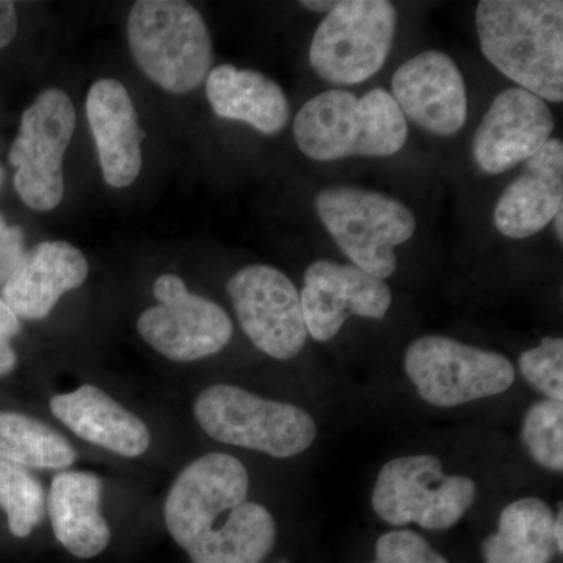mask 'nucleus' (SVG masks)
<instances>
[{
    "mask_svg": "<svg viewBox=\"0 0 563 563\" xmlns=\"http://www.w3.org/2000/svg\"><path fill=\"white\" fill-rule=\"evenodd\" d=\"M250 474L231 454L185 466L166 496L163 517L191 563H262L276 543L272 512L247 501Z\"/></svg>",
    "mask_w": 563,
    "mask_h": 563,
    "instance_id": "nucleus-1",
    "label": "nucleus"
},
{
    "mask_svg": "<svg viewBox=\"0 0 563 563\" xmlns=\"http://www.w3.org/2000/svg\"><path fill=\"white\" fill-rule=\"evenodd\" d=\"M484 57L518 88L563 101V2L483 0L476 10Z\"/></svg>",
    "mask_w": 563,
    "mask_h": 563,
    "instance_id": "nucleus-2",
    "label": "nucleus"
},
{
    "mask_svg": "<svg viewBox=\"0 0 563 563\" xmlns=\"http://www.w3.org/2000/svg\"><path fill=\"white\" fill-rule=\"evenodd\" d=\"M296 143L317 162L347 157H390L409 136L407 120L391 92L376 88L357 98L331 90L310 99L292 124Z\"/></svg>",
    "mask_w": 563,
    "mask_h": 563,
    "instance_id": "nucleus-3",
    "label": "nucleus"
},
{
    "mask_svg": "<svg viewBox=\"0 0 563 563\" xmlns=\"http://www.w3.org/2000/svg\"><path fill=\"white\" fill-rule=\"evenodd\" d=\"M129 47L147 79L173 95L206 80L213 60L202 14L181 0H139L128 20Z\"/></svg>",
    "mask_w": 563,
    "mask_h": 563,
    "instance_id": "nucleus-4",
    "label": "nucleus"
},
{
    "mask_svg": "<svg viewBox=\"0 0 563 563\" xmlns=\"http://www.w3.org/2000/svg\"><path fill=\"white\" fill-rule=\"evenodd\" d=\"M195 417L210 439L276 459L309 450L318 432L317 422L301 407L228 384L206 388L196 399Z\"/></svg>",
    "mask_w": 563,
    "mask_h": 563,
    "instance_id": "nucleus-5",
    "label": "nucleus"
},
{
    "mask_svg": "<svg viewBox=\"0 0 563 563\" xmlns=\"http://www.w3.org/2000/svg\"><path fill=\"white\" fill-rule=\"evenodd\" d=\"M318 218L352 265L377 279L395 273V250L409 242L417 220L404 203L383 192L331 187L314 199Z\"/></svg>",
    "mask_w": 563,
    "mask_h": 563,
    "instance_id": "nucleus-6",
    "label": "nucleus"
},
{
    "mask_svg": "<svg viewBox=\"0 0 563 563\" xmlns=\"http://www.w3.org/2000/svg\"><path fill=\"white\" fill-rule=\"evenodd\" d=\"M476 498L466 476H446L435 455H407L385 463L373 490V509L395 526L417 523L444 531L457 523Z\"/></svg>",
    "mask_w": 563,
    "mask_h": 563,
    "instance_id": "nucleus-7",
    "label": "nucleus"
},
{
    "mask_svg": "<svg viewBox=\"0 0 563 563\" xmlns=\"http://www.w3.org/2000/svg\"><path fill=\"white\" fill-rule=\"evenodd\" d=\"M396 35V9L388 0L336 2L314 32L310 65L333 85H357L379 73Z\"/></svg>",
    "mask_w": 563,
    "mask_h": 563,
    "instance_id": "nucleus-8",
    "label": "nucleus"
},
{
    "mask_svg": "<svg viewBox=\"0 0 563 563\" xmlns=\"http://www.w3.org/2000/svg\"><path fill=\"white\" fill-rule=\"evenodd\" d=\"M404 368L426 402L455 407L509 390L515 368L498 352L442 335H424L407 347Z\"/></svg>",
    "mask_w": 563,
    "mask_h": 563,
    "instance_id": "nucleus-9",
    "label": "nucleus"
},
{
    "mask_svg": "<svg viewBox=\"0 0 563 563\" xmlns=\"http://www.w3.org/2000/svg\"><path fill=\"white\" fill-rule=\"evenodd\" d=\"M76 131V109L65 91L51 88L22 113L20 133L11 144L14 190L36 211L58 207L65 195L63 157Z\"/></svg>",
    "mask_w": 563,
    "mask_h": 563,
    "instance_id": "nucleus-10",
    "label": "nucleus"
},
{
    "mask_svg": "<svg viewBox=\"0 0 563 563\" xmlns=\"http://www.w3.org/2000/svg\"><path fill=\"white\" fill-rule=\"evenodd\" d=\"M158 306L141 314V339L173 362H196L218 354L231 342L233 325L217 302L188 291L176 274L154 284Z\"/></svg>",
    "mask_w": 563,
    "mask_h": 563,
    "instance_id": "nucleus-11",
    "label": "nucleus"
},
{
    "mask_svg": "<svg viewBox=\"0 0 563 563\" xmlns=\"http://www.w3.org/2000/svg\"><path fill=\"white\" fill-rule=\"evenodd\" d=\"M247 339L276 361H290L306 346L301 295L284 273L268 265L240 269L228 284Z\"/></svg>",
    "mask_w": 563,
    "mask_h": 563,
    "instance_id": "nucleus-12",
    "label": "nucleus"
},
{
    "mask_svg": "<svg viewBox=\"0 0 563 563\" xmlns=\"http://www.w3.org/2000/svg\"><path fill=\"white\" fill-rule=\"evenodd\" d=\"M303 320L309 335L328 342L340 332L351 314L383 320L390 309V287L355 265L331 261L313 262L303 274Z\"/></svg>",
    "mask_w": 563,
    "mask_h": 563,
    "instance_id": "nucleus-13",
    "label": "nucleus"
},
{
    "mask_svg": "<svg viewBox=\"0 0 563 563\" xmlns=\"http://www.w3.org/2000/svg\"><path fill=\"white\" fill-rule=\"evenodd\" d=\"M553 111L539 96L509 88L493 101L473 140L481 172L498 176L533 157L554 132Z\"/></svg>",
    "mask_w": 563,
    "mask_h": 563,
    "instance_id": "nucleus-14",
    "label": "nucleus"
},
{
    "mask_svg": "<svg viewBox=\"0 0 563 563\" xmlns=\"http://www.w3.org/2000/svg\"><path fill=\"white\" fill-rule=\"evenodd\" d=\"M391 90L404 118L426 132L453 136L465 125V80L453 58L442 52H422L404 63L393 76Z\"/></svg>",
    "mask_w": 563,
    "mask_h": 563,
    "instance_id": "nucleus-15",
    "label": "nucleus"
},
{
    "mask_svg": "<svg viewBox=\"0 0 563 563\" xmlns=\"http://www.w3.org/2000/svg\"><path fill=\"white\" fill-rule=\"evenodd\" d=\"M87 118L103 180L113 188L131 187L143 166V131L128 88L113 79L92 84L87 96Z\"/></svg>",
    "mask_w": 563,
    "mask_h": 563,
    "instance_id": "nucleus-16",
    "label": "nucleus"
},
{
    "mask_svg": "<svg viewBox=\"0 0 563 563\" xmlns=\"http://www.w3.org/2000/svg\"><path fill=\"white\" fill-rule=\"evenodd\" d=\"M90 265L70 243L44 242L25 252L2 287L7 306L24 320H43L65 292L87 280Z\"/></svg>",
    "mask_w": 563,
    "mask_h": 563,
    "instance_id": "nucleus-17",
    "label": "nucleus"
},
{
    "mask_svg": "<svg viewBox=\"0 0 563 563\" xmlns=\"http://www.w3.org/2000/svg\"><path fill=\"white\" fill-rule=\"evenodd\" d=\"M563 207V144L550 140L525 162L523 173L504 190L493 213L504 236L523 240L543 231Z\"/></svg>",
    "mask_w": 563,
    "mask_h": 563,
    "instance_id": "nucleus-18",
    "label": "nucleus"
},
{
    "mask_svg": "<svg viewBox=\"0 0 563 563\" xmlns=\"http://www.w3.org/2000/svg\"><path fill=\"white\" fill-rule=\"evenodd\" d=\"M51 412L70 432L122 457H140L150 450L146 422L91 384L52 396Z\"/></svg>",
    "mask_w": 563,
    "mask_h": 563,
    "instance_id": "nucleus-19",
    "label": "nucleus"
},
{
    "mask_svg": "<svg viewBox=\"0 0 563 563\" xmlns=\"http://www.w3.org/2000/svg\"><path fill=\"white\" fill-rule=\"evenodd\" d=\"M101 477L88 472H60L52 479L47 496L55 539L74 558L91 559L103 553L111 539L102 515Z\"/></svg>",
    "mask_w": 563,
    "mask_h": 563,
    "instance_id": "nucleus-20",
    "label": "nucleus"
},
{
    "mask_svg": "<svg viewBox=\"0 0 563 563\" xmlns=\"http://www.w3.org/2000/svg\"><path fill=\"white\" fill-rule=\"evenodd\" d=\"M206 91L217 117L246 122L263 135L282 132L290 118L284 90L257 70L218 66L207 77Z\"/></svg>",
    "mask_w": 563,
    "mask_h": 563,
    "instance_id": "nucleus-21",
    "label": "nucleus"
},
{
    "mask_svg": "<svg viewBox=\"0 0 563 563\" xmlns=\"http://www.w3.org/2000/svg\"><path fill=\"white\" fill-rule=\"evenodd\" d=\"M554 518L550 506L533 496L509 504L498 532L484 540L485 563H550L558 551Z\"/></svg>",
    "mask_w": 563,
    "mask_h": 563,
    "instance_id": "nucleus-22",
    "label": "nucleus"
},
{
    "mask_svg": "<svg viewBox=\"0 0 563 563\" xmlns=\"http://www.w3.org/2000/svg\"><path fill=\"white\" fill-rule=\"evenodd\" d=\"M0 459L24 468L66 470L77 453L68 439L46 422L16 412H0Z\"/></svg>",
    "mask_w": 563,
    "mask_h": 563,
    "instance_id": "nucleus-23",
    "label": "nucleus"
},
{
    "mask_svg": "<svg viewBox=\"0 0 563 563\" xmlns=\"http://www.w3.org/2000/svg\"><path fill=\"white\" fill-rule=\"evenodd\" d=\"M0 507L5 510L10 532L25 539L46 517L43 484L24 466L0 459Z\"/></svg>",
    "mask_w": 563,
    "mask_h": 563,
    "instance_id": "nucleus-24",
    "label": "nucleus"
},
{
    "mask_svg": "<svg viewBox=\"0 0 563 563\" xmlns=\"http://www.w3.org/2000/svg\"><path fill=\"white\" fill-rule=\"evenodd\" d=\"M521 439L533 461L551 472L563 470V404L543 399L526 413Z\"/></svg>",
    "mask_w": 563,
    "mask_h": 563,
    "instance_id": "nucleus-25",
    "label": "nucleus"
},
{
    "mask_svg": "<svg viewBox=\"0 0 563 563\" xmlns=\"http://www.w3.org/2000/svg\"><path fill=\"white\" fill-rule=\"evenodd\" d=\"M520 372L547 399L563 402V340L547 336L518 358Z\"/></svg>",
    "mask_w": 563,
    "mask_h": 563,
    "instance_id": "nucleus-26",
    "label": "nucleus"
},
{
    "mask_svg": "<svg viewBox=\"0 0 563 563\" xmlns=\"http://www.w3.org/2000/svg\"><path fill=\"white\" fill-rule=\"evenodd\" d=\"M373 563H450L413 531H393L379 537Z\"/></svg>",
    "mask_w": 563,
    "mask_h": 563,
    "instance_id": "nucleus-27",
    "label": "nucleus"
},
{
    "mask_svg": "<svg viewBox=\"0 0 563 563\" xmlns=\"http://www.w3.org/2000/svg\"><path fill=\"white\" fill-rule=\"evenodd\" d=\"M24 233L16 225L7 224L0 214V285L10 279L21 258L24 257Z\"/></svg>",
    "mask_w": 563,
    "mask_h": 563,
    "instance_id": "nucleus-28",
    "label": "nucleus"
},
{
    "mask_svg": "<svg viewBox=\"0 0 563 563\" xmlns=\"http://www.w3.org/2000/svg\"><path fill=\"white\" fill-rule=\"evenodd\" d=\"M21 332V321L16 313L0 298V377L16 368L18 355L11 340Z\"/></svg>",
    "mask_w": 563,
    "mask_h": 563,
    "instance_id": "nucleus-29",
    "label": "nucleus"
},
{
    "mask_svg": "<svg viewBox=\"0 0 563 563\" xmlns=\"http://www.w3.org/2000/svg\"><path fill=\"white\" fill-rule=\"evenodd\" d=\"M18 32V13L13 2L0 0V49L9 46Z\"/></svg>",
    "mask_w": 563,
    "mask_h": 563,
    "instance_id": "nucleus-30",
    "label": "nucleus"
},
{
    "mask_svg": "<svg viewBox=\"0 0 563 563\" xmlns=\"http://www.w3.org/2000/svg\"><path fill=\"white\" fill-rule=\"evenodd\" d=\"M301 5L303 9L314 11V13H324V11L329 13L336 5V2H331V0H325V2H322V0H303Z\"/></svg>",
    "mask_w": 563,
    "mask_h": 563,
    "instance_id": "nucleus-31",
    "label": "nucleus"
},
{
    "mask_svg": "<svg viewBox=\"0 0 563 563\" xmlns=\"http://www.w3.org/2000/svg\"><path fill=\"white\" fill-rule=\"evenodd\" d=\"M562 526H563V510H559L558 517L554 518V540L555 544H558V551L562 554L563 551V537H562Z\"/></svg>",
    "mask_w": 563,
    "mask_h": 563,
    "instance_id": "nucleus-32",
    "label": "nucleus"
},
{
    "mask_svg": "<svg viewBox=\"0 0 563 563\" xmlns=\"http://www.w3.org/2000/svg\"><path fill=\"white\" fill-rule=\"evenodd\" d=\"M554 224L555 235H558L559 242H563V209L555 214L554 220L551 221Z\"/></svg>",
    "mask_w": 563,
    "mask_h": 563,
    "instance_id": "nucleus-33",
    "label": "nucleus"
},
{
    "mask_svg": "<svg viewBox=\"0 0 563 563\" xmlns=\"http://www.w3.org/2000/svg\"><path fill=\"white\" fill-rule=\"evenodd\" d=\"M3 181V168L0 166V185H2Z\"/></svg>",
    "mask_w": 563,
    "mask_h": 563,
    "instance_id": "nucleus-34",
    "label": "nucleus"
}]
</instances>
